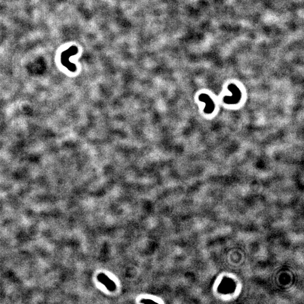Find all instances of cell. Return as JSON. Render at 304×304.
Segmentation results:
<instances>
[{"label":"cell","mask_w":304,"mask_h":304,"mask_svg":"<svg viewBox=\"0 0 304 304\" xmlns=\"http://www.w3.org/2000/svg\"><path fill=\"white\" fill-rule=\"evenodd\" d=\"M98 279L100 282L104 284L107 287L108 290L112 291V290H114V289H116L115 284L112 280L109 279L107 276H105V275L102 274H100L98 276Z\"/></svg>","instance_id":"1"},{"label":"cell","mask_w":304,"mask_h":304,"mask_svg":"<svg viewBox=\"0 0 304 304\" xmlns=\"http://www.w3.org/2000/svg\"><path fill=\"white\" fill-rule=\"evenodd\" d=\"M141 302L144 303V304H149V303H152V302H156V301H154V300H152V299H143V300H141Z\"/></svg>","instance_id":"2"}]
</instances>
